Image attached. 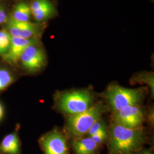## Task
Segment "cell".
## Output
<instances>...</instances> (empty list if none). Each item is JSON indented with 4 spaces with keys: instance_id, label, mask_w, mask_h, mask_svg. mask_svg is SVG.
<instances>
[{
    "instance_id": "1",
    "label": "cell",
    "mask_w": 154,
    "mask_h": 154,
    "mask_svg": "<svg viewBox=\"0 0 154 154\" xmlns=\"http://www.w3.org/2000/svg\"><path fill=\"white\" fill-rule=\"evenodd\" d=\"M144 140L143 130L128 128L116 123L110 128L109 150L111 154H134Z\"/></svg>"
},
{
    "instance_id": "2",
    "label": "cell",
    "mask_w": 154,
    "mask_h": 154,
    "mask_svg": "<svg viewBox=\"0 0 154 154\" xmlns=\"http://www.w3.org/2000/svg\"><path fill=\"white\" fill-rule=\"evenodd\" d=\"M104 111L103 105L97 103L84 112L70 116L66 123L67 131L75 138L82 137L95 122L100 119Z\"/></svg>"
},
{
    "instance_id": "3",
    "label": "cell",
    "mask_w": 154,
    "mask_h": 154,
    "mask_svg": "<svg viewBox=\"0 0 154 154\" xmlns=\"http://www.w3.org/2000/svg\"><path fill=\"white\" fill-rule=\"evenodd\" d=\"M142 88L130 89L118 85H111L106 92V97L110 106L115 112L130 105H137L143 98Z\"/></svg>"
},
{
    "instance_id": "4",
    "label": "cell",
    "mask_w": 154,
    "mask_h": 154,
    "mask_svg": "<svg viewBox=\"0 0 154 154\" xmlns=\"http://www.w3.org/2000/svg\"><path fill=\"white\" fill-rule=\"evenodd\" d=\"M92 96L86 91H73L61 95L58 99V105L62 111L75 115L81 113L92 106Z\"/></svg>"
},
{
    "instance_id": "5",
    "label": "cell",
    "mask_w": 154,
    "mask_h": 154,
    "mask_svg": "<svg viewBox=\"0 0 154 154\" xmlns=\"http://www.w3.org/2000/svg\"><path fill=\"white\" fill-rule=\"evenodd\" d=\"M39 143L45 154H67L66 139L61 132L54 130L44 135Z\"/></svg>"
},
{
    "instance_id": "6",
    "label": "cell",
    "mask_w": 154,
    "mask_h": 154,
    "mask_svg": "<svg viewBox=\"0 0 154 154\" xmlns=\"http://www.w3.org/2000/svg\"><path fill=\"white\" fill-rule=\"evenodd\" d=\"M114 119L115 123L123 126L137 128L143 121V112L137 105H130L116 111Z\"/></svg>"
},
{
    "instance_id": "7",
    "label": "cell",
    "mask_w": 154,
    "mask_h": 154,
    "mask_svg": "<svg viewBox=\"0 0 154 154\" xmlns=\"http://www.w3.org/2000/svg\"><path fill=\"white\" fill-rule=\"evenodd\" d=\"M20 60L25 69L29 72H35L44 66L46 57L42 50L35 45H31L24 50Z\"/></svg>"
},
{
    "instance_id": "8",
    "label": "cell",
    "mask_w": 154,
    "mask_h": 154,
    "mask_svg": "<svg viewBox=\"0 0 154 154\" xmlns=\"http://www.w3.org/2000/svg\"><path fill=\"white\" fill-rule=\"evenodd\" d=\"M7 28L9 33L13 37H20L22 38H32L40 31L41 26L38 24L28 22L17 21L9 17L6 21Z\"/></svg>"
},
{
    "instance_id": "9",
    "label": "cell",
    "mask_w": 154,
    "mask_h": 154,
    "mask_svg": "<svg viewBox=\"0 0 154 154\" xmlns=\"http://www.w3.org/2000/svg\"><path fill=\"white\" fill-rule=\"evenodd\" d=\"M37 42V39L34 38L26 39L11 36L10 48L5 54L2 55L3 60L11 64H16L25 48L29 45H36Z\"/></svg>"
},
{
    "instance_id": "10",
    "label": "cell",
    "mask_w": 154,
    "mask_h": 154,
    "mask_svg": "<svg viewBox=\"0 0 154 154\" xmlns=\"http://www.w3.org/2000/svg\"><path fill=\"white\" fill-rule=\"evenodd\" d=\"M30 7L34 19L38 22L55 15V8L49 0H34Z\"/></svg>"
},
{
    "instance_id": "11",
    "label": "cell",
    "mask_w": 154,
    "mask_h": 154,
    "mask_svg": "<svg viewBox=\"0 0 154 154\" xmlns=\"http://www.w3.org/2000/svg\"><path fill=\"white\" fill-rule=\"evenodd\" d=\"M0 154H21L19 138L13 132L5 137L0 143Z\"/></svg>"
},
{
    "instance_id": "12",
    "label": "cell",
    "mask_w": 154,
    "mask_h": 154,
    "mask_svg": "<svg viewBox=\"0 0 154 154\" xmlns=\"http://www.w3.org/2000/svg\"><path fill=\"white\" fill-rule=\"evenodd\" d=\"M99 144L88 137L76 138L72 142V147L75 154H93L98 149Z\"/></svg>"
},
{
    "instance_id": "13",
    "label": "cell",
    "mask_w": 154,
    "mask_h": 154,
    "mask_svg": "<svg viewBox=\"0 0 154 154\" xmlns=\"http://www.w3.org/2000/svg\"><path fill=\"white\" fill-rule=\"evenodd\" d=\"M31 14L30 7L27 3L22 2L18 3L15 7L13 18L17 21L28 22Z\"/></svg>"
},
{
    "instance_id": "14",
    "label": "cell",
    "mask_w": 154,
    "mask_h": 154,
    "mask_svg": "<svg viewBox=\"0 0 154 154\" xmlns=\"http://www.w3.org/2000/svg\"><path fill=\"white\" fill-rule=\"evenodd\" d=\"M11 35L5 30L0 31V55L8 52L11 44Z\"/></svg>"
},
{
    "instance_id": "15",
    "label": "cell",
    "mask_w": 154,
    "mask_h": 154,
    "mask_svg": "<svg viewBox=\"0 0 154 154\" xmlns=\"http://www.w3.org/2000/svg\"><path fill=\"white\" fill-rule=\"evenodd\" d=\"M13 81L11 72L4 69H0V91L9 86Z\"/></svg>"
},
{
    "instance_id": "16",
    "label": "cell",
    "mask_w": 154,
    "mask_h": 154,
    "mask_svg": "<svg viewBox=\"0 0 154 154\" xmlns=\"http://www.w3.org/2000/svg\"><path fill=\"white\" fill-rule=\"evenodd\" d=\"M105 128H106V127L105 126V123L103 122L100 121V119H99L98 121L95 122L94 123L93 125L91 127V128L88 130V136L91 137Z\"/></svg>"
},
{
    "instance_id": "17",
    "label": "cell",
    "mask_w": 154,
    "mask_h": 154,
    "mask_svg": "<svg viewBox=\"0 0 154 154\" xmlns=\"http://www.w3.org/2000/svg\"><path fill=\"white\" fill-rule=\"evenodd\" d=\"M107 136L108 135H107L106 128H105L104 129L102 130L101 131H100L99 132L97 133L96 134L90 137L91 138L95 143L99 144L100 143H103L106 140V139L107 138Z\"/></svg>"
},
{
    "instance_id": "18",
    "label": "cell",
    "mask_w": 154,
    "mask_h": 154,
    "mask_svg": "<svg viewBox=\"0 0 154 154\" xmlns=\"http://www.w3.org/2000/svg\"><path fill=\"white\" fill-rule=\"evenodd\" d=\"M140 79L144 82L145 81L146 83H149V85L151 87V88H152V93H154V77H153V74H152V73H147L146 74H143L141 75V77H140Z\"/></svg>"
},
{
    "instance_id": "19",
    "label": "cell",
    "mask_w": 154,
    "mask_h": 154,
    "mask_svg": "<svg viewBox=\"0 0 154 154\" xmlns=\"http://www.w3.org/2000/svg\"><path fill=\"white\" fill-rule=\"evenodd\" d=\"M7 21V16L5 11L0 6V23Z\"/></svg>"
},
{
    "instance_id": "20",
    "label": "cell",
    "mask_w": 154,
    "mask_h": 154,
    "mask_svg": "<svg viewBox=\"0 0 154 154\" xmlns=\"http://www.w3.org/2000/svg\"><path fill=\"white\" fill-rule=\"evenodd\" d=\"M4 116V108L2 105L0 103V120L2 119Z\"/></svg>"
},
{
    "instance_id": "21",
    "label": "cell",
    "mask_w": 154,
    "mask_h": 154,
    "mask_svg": "<svg viewBox=\"0 0 154 154\" xmlns=\"http://www.w3.org/2000/svg\"><path fill=\"white\" fill-rule=\"evenodd\" d=\"M151 154L150 152H147V151H146V152H143L142 154Z\"/></svg>"
}]
</instances>
